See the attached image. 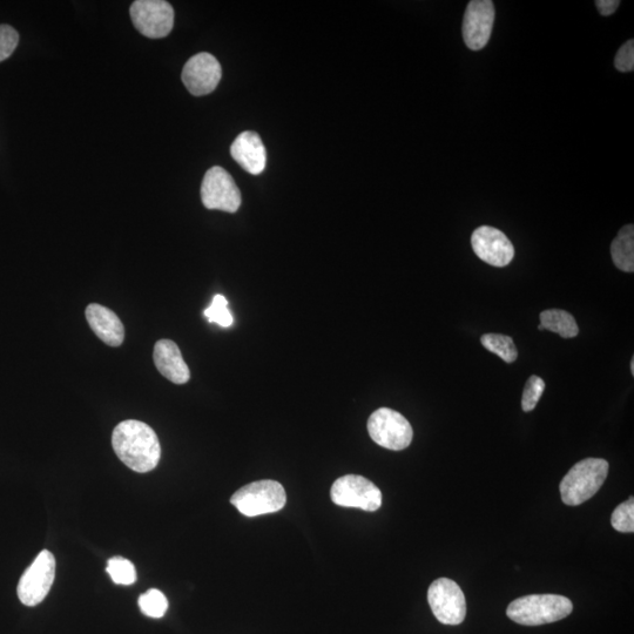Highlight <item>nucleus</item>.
<instances>
[{
	"label": "nucleus",
	"instance_id": "obj_4",
	"mask_svg": "<svg viewBox=\"0 0 634 634\" xmlns=\"http://www.w3.org/2000/svg\"><path fill=\"white\" fill-rule=\"evenodd\" d=\"M287 495L279 482L263 480L245 485L231 498V503L246 517L273 514L285 508Z\"/></svg>",
	"mask_w": 634,
	"mask_h": 634
},
{
	"label": "nucleus",
	"instance_id": "obj_16",
	"mask_svg": "<svg viewBox=\"0 0 634 634\" xmlns=\"http://www.w3.org/2000/svg\"><path fill=\"white\" fill-rule=\"evenodd\" d=\"M86 320L91 329L107 346L119 347L125 339V328L111 309L93 303L86 308Z\"/></svg>",
	"mask_w": 634,
	"mask_h": 634
},
{
	"label": "nucleus",
	"instance_id": "obj_3",
	"mask_svg": "<svg viewBox=\"0 0 634 634\" xmlns=\"http://www.w3.org/2000/svg\"><path fill=\"white\" fill-rule=\"evenodd\" d=\"M610 465L602 458H586L573 465L561 483L562 501L577 507L595 496L604 484Z\"/></svg>",
	"mask_w": 634,
	"mask_h": 634
},
{
	"label": "nucleus",
	"instance_id": "obj_27",
	"mask_svg": "<svg viewBox=\"0 0 634 634\" xmlns=\"http://www.w3.org/2000/svg\"><path fill=\"white\" fill-rule=\"evenodd\" d=\"M619 0H597L596 6L600 15L607 17L613 15L619 8Z\"/></svg>",
	"mask_w": 634,
	"mask_h": 634
},
{
	"label": "nucleus",
	"instance_id": "obj_28",
	"mask_svg": "<svg viewBox=\"0 0 634 634\" xmlns=\"http://www.w3.org/2000/svg\"><path fill=\"white\" fill-rule=\"evenodd\" d=\"M631 373L634 375V360L631 361Z\"/></svg>",
	"mask_w": 634,
	"mask_h": 634
},
{
	"label": "nucleus",
	"instance_id": "obj_5",
	"mask_svg": "<svg viewBox=\"0 0 634 634\" xmlns=\"http://www.w3.org/2000/svg\"><path fill=\"white\" fill-rule=\"evenodd\" d=\"M368 433L380 447L394 451L407 449L414 437L407 418L389 408H381L370 415Z\"/></svg>",
	"mask_w": 634,
	"mask_h": 634
},
{
	"label": "nucleus",
	"instance_id": "obj_15",
	"mask_svg": "<svg viewBox=\"0 0 634 634\" xmlns=\"http://www.w3.org/2000/svg\"><path fill=\"white\" fill-rule=\"evenodd\" d=\"M153 359L161 375L174 384H185L191 379L188 368L177 343L160 340L155 343Z\"/></svg>",
	"mask_w": 634,
	"mask_h": 634
},
{
	"label": "nucleus",
	"instance_id": "obj_1",
	"mask_svg": "<svg viewBox=\"0 0 634 634\" xmlns=\"http://www.w3.org/2000/svg\"><path fill=\"white\" fill-rule=\"evenodd\" d=\"M112 445L119 460L140 474L152 471L159 464V438L144 422L128 420L118 424L113 431Z\"/></svg>",
	"mask_w": 634,
	"mask_h": 634
},
{
	"label": "nucleus",
	"instance_id": "obj_22",
	"mask_svg": "<svg viewBox=\"0 0 634 634\" xmlns=\"http://www.w3.org/2000/svg\"><path fill=\"white\" fill-rule=\"evenodd\" d=\"M204 314L209 322L217 323L220 327H231L234 322L233 315L228 309V301L222 295L214 296L211 306L205 310Z\"/></svg>",
	"mask_w": 634,
	"mask_h": 634
},
{
	"label": "nucleus",
	"instance_id": "obj_12",
	"mask_svg": "<svg viewBox=\"0 0 634 634\" xmlns=\"http://www.w3.org/2000/svg\"><path fill=\"white\" fill-rule=\"evenodd\" d=\"M495 5L491 0H472L463 20V38L472 51H480L489 43L495 23Z\"/></svg>",
	"mask_w": 634,
	"mask_h": 634
},
{
	"label": "nucleus",
	"instance_id": "obj_10",
	"mask_svg": "<svg viewBox=\"0 0 634 634\" xmlns=\"http://www.w3.org/2000/svg\"><path fill=\"white\" fill-rule=\"evenodd\" d=\"M130 12L134 28L147 38H164L173 29L174 10L164 0H137Z\"/></svg>",
	"mask_w": 634,
	"mask_h": 634
},
{
	"label": "nucleus",
	"instance_id": "obj_20",
	"mask_svg": "<svg viewBox=\"0 0 634 634\" xmlns=\"http://www.w3.org/2000/svg\"><path fill=\"white\" fill-rule=\"evenodd\" d=\"M138 604L145 616L159 619L166 615L168 600L163 592L151 589L139 597Z\"/></svg>",
	"mask_w": 634,
	"mask_h": 634
},
{
	"label": "nucleus",
	"instance_id": "obj_23",
	"mask_svg": "<svg viewBox=\"0 0 634 634\" xmlns=\"http://www.w3.org/2000/svg\"><path fill=\"white\" fill-rule=\"evenodd\" d=\"M611 523L613 528L623 534H633L634 532V499H627L626 502L618 505L613 511Z\"/></svg>",
	"mask_w": 634,
	"mask_h": 634
},
{
	"label": "nucleus",
	"instance_id": "obj_21",
	"mask_svg": "<svg viewBox=\"0 0 634 634\" xmlns=\"http://www.w3.org/2000/svg\"><path fill=\"white\" fill-rule=\"evenodd\" d=\"M107 573L118 585H132L137 580L136 566L124 557H112L107 562Z\"/></svg>",
	"mask_w": 634,
	"mask_h": 634
},
{
	"label": "nucleus",
	"instance_id": "obj_13",
	"mask_svg": "<svg viewBox=\"0 0 634 634\" xmlns=\"http://www.w3.org/2000/svg\"><path fill=\"white\" fill-rule=\"evenodd\" d=\"M471 245L478 258L491 266L505 267L514 260V245L507 235L494 227L477 228L471 236Z\"/></svg>",
	"mask_w": 634,
	"mask_h": 634
},
{
	"label": "nucleus",
	"instance_id": "obj_17",
	"mask_svg": "<svg viewBox=\"0 0 634 634\" xmlns=\"http://www.w3.org/2000/svg\"><path fill=\"white\" fill-rule=\"evenodd\" d=\"M613 262L620 271L634 272V226L627 225L620 229L611 245Z\"/></svg>",
	"mask_w": 634,
	"mask_h": 634
},
{
	"label": "nucleus",
	"instance_id": "obj_18",
	"mask_svg": "<svg viewBox=\"0 0 634 634\" xmlns=\"http://www.w3.org/2000/svg\"><path fill=\"white\" fill-rule=\"evenodd\" d=\"M541 326L544 330L561 335L563 339H572L579 333L575 317L562 309H549L541 314Z\"/></svg>",
	"mask_w": 634,
	"mask_h": 634
},
{
	"label": "nucleus",
	"instance_id": "obj_29",
	"mask_svg": "<svg viewBox=\"0 0 634 634\" xmlns=\"http://www.w3.org/2000/svg\"><path fill=\"white\" fill-rule=\"evenodd\" d=\"M538 329L539 330H544V328L541 325L538 326Z\"/></svg>",
	"mask_w": 634,
	"mask_h": 634
},
{
	"label": "nucleus",
	"instance_id": "obj_24",
	"mask_svg": "<svg viewBox=\"0 0 634 634\" xmlns=\"http://www.w3.org/2000/svg\"><path fill=\"white\" fill-rule=\"evenodd\" d=\"M545 391V382L539 376H531L525 384L522 408L525 413H530L537 407L539 400Z\"/></svg>",
	"mask_w": 634,
	"mask_h": 634
},
{
	"label": "nucleus",
	"instance_id": "obj_9",
	"mask_svg": "<svg viewBox=\"0 0 634 634\" xmlns=\"http://www.w3.org/2000/svg\"><path fill=\"white\" fill-rule=\"evenodd\" d=\"M202 204L207 209L235 213L241 206V192L232 175L215 166L205 174L201 185Z\"/></svg>",
	"mask_w": 634,
	"mask_h": 634
},
{
	"label": "nucleus",
	"instance_id": "obj_26",
	"mask_svg": "<svg viewBox=\"0 0 634 634\" xmlns=\"http://www.w3.org/2000/svg\"><path fill=\"white\" fill-rule=\"evenodd\" d=\"M616 69L620 72H632L634 69V42L629 40L620 47L615 59Z\"/></svg>",
	"mask_w": 634,
	"mask_h": 634
},
{
	"label": "nucleus",
	"instance_id": "obj_6",
	"mask_svg": "<svg viewBox=\"0 0 634 634\" xmlns=\"http://www.w3.org/2000/svg\"><path fill=\"white\" fill-rule=\"evenodd\" d=\"M56 577V558L49 550L39 553L19 580L17 593L26 606H37L49 595Z\"/></svg>",
	"mask_w": 634,
	"mask_h": 634
},
{
	"label": "nucleus",
	"instance_id": "obj_8",
	"mask_svg": "<svg viewBox=\"0 0 634 634\" xmlns=\"http://www.w3.org/2000/svg\"><path fill=\"white\" fill-rule=\"evenodd\" d=\"M332 501L345 508H359L373 512L382 505V492L373 482L362 476L347 475L339 478L330 490Z\"/></svg>",
	"mask_w": 634,
	"mask_h": 634
},
{
	"label": "nucleus",
	"instance_id": "obj_19",
	"mask_svg": "<svg viewBox=\"0 0 634 634\" xmlns=\"http://www.w3.org/2000/svg\"><path fill=\"white\" fill-rule=\"evenodd\" d=\"M481 342L485 349L501 357L504 362L514 363L517 360L518 352L512 337L502 334H485Z\"/></svg>",
	"mask_w": 634,
	"mask_h": 634
},
{
	"label": "nucleus",
	"instance_id": "obj_14",
	"mask_svg": "<svg viewBox=\"0 0 634 634\" xmlns=\"http://www.w3.org/2000/svg\"><path fill=\"white\" fill-rule=\"evenodd\" d=\"M233 159L246 172L258 175L265 170L267 164L266 148L259 134L252 131L241 133L231 146Z\"/></svg>",
	"mask_w": 634,
	"mask_h": 634
},
{
	"label": "nucleus",
	"instance_id": "obj_11",
	"mask_svg": "<svg viewBox=\"0 0 634 634\" xmlns=\"http://www.w3.org/2000/svg\"><path fill=\"white\" fill-rule=\"evenodd\" d=\"M181 77L182 83L193 96H207L217 89L222 69L218 59L211 53L201 52L188 60Z\"/></svg>",
	"mask_w": 634,
	"mask_h": 634
},
{
	"label": "nucleus",
	"instance_id": "obj_25",
	"mask_svg": "<svg viewBox=\"0 0 634 634\" xmlns=\"http://www.w3.org/2000/svg\"><path fill=\"white\" fill-rule=\"evenodd\" d=\"M19 43L18 32L10 25H0V63L11 57Z\"/></svg>",
	"mask_w": 634,
	"mask_h": 634
},
{
	"label": "nucleus",
	"instance_id": "obj_7",
	"mask_svg": "<svg viewBox=\"0 0 634 634\" xmlns=\"http://www.w3.org/2000/svg\"><path fill=\"white\" fill-rule=\"evenodd\" d=\"M428 602L438 622L444 625H460L467 616L464 593L454 580H435L428 591Z\"/></svg>",
	"mask_w": 634,
	"mask_h": 634
},
{
	"label": "nucleus",
	"instance_id": "obj_2",
	"mask_svg": "<svg viewBox=\"0 0 634 634\" xmlns=\"http://www.w3.org/2000/svg\"><path fill=\"white\" fill-rule=\"evenodd\" d=\"M573 605L569 598L558 595H531L514 600L507 616L517 624L539 626L559 622L571 615Z\"/></svg>",
	"mask_w": 634,
	"mask_h": 634
}]
</instances>
